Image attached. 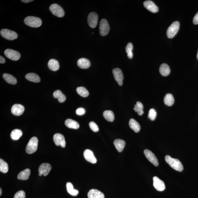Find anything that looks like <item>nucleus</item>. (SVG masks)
I'll return each instance as SVG.
<instances>
[{"instance_id":"nucleus-6","label":"nucleus","mask_w":198,"mask_h":198,"mask_svg":"<svg viewBox=\"0 0 198 198\" xmlns=\"http://www.w3.org/2000/svg\"><path fill=\"white\" fill-rule=\"evenodd\" d=\"M49 9L53 15L57 17H62L65 15L63 8L58 4H52L50 6Z\"/></svg>"},{"instance_id":"nucleus-36","label":"nucleus","mask_w":198,"mask_h":198,"mask_svg":"<svg viewBox=\"0 0 198 198\" xmlns=\"http://www.w3.org/2000/svg\"><path fill=\"white\" fill-rule=\"evenodd\" d=\"M133 49V45L131 43H128L126 47V51L127 54V57L130 59L133 58V53L132 50Z\"/></svg>"},{"instance_id":"nucleus-17","label":"nucleus","mask_w":198,"mask_h":198,"mask_svg":"<svg viewBox=\"0 0 198 198\" xmlns=\"http://www.w3.org/2000/svg\"><path fill=\"white\" fill-rule=\"evenodd\" d=\"M144 6L149 11L153 13H157L159 8L153 2L151 1H146L144 3Z\"/></svg>"},{"instance_id":"nucleus-27","label":"nucleus","mask_w":198,"mask_h":198,"mask_svg":"<svg viewBox=\"0 0 198 198\" xmlns=\"http://www.w3.org/2000/svg\"><path fill=\"white\" fill-rule=\"evenodd\" d=\"M3 78L9 84H15L17 83L16 78L11 74H3Z\"/></svg>"},{"instance_id":"nucleus-32","label":"nucleus","mask_w":198,"mask_h":198,"mask_svg":"<svg viewBox=\"0 0 198 198\" xmlns=\"http://www.w3.org/2000/svg\"><path fill=\"white\" fill-rule=\"evenodd\" d=\"M103 116L106 120L110 122H112L114 120V114L112 111L107 110L104 111L103 113Z\"/></svg>"},{"instance_id":"nucleus-21","label":"nucleus","mask_w":198,"mask_h":198,"mask_svg":"<svg viewBox=\"0 0 198 198\" xmlns=\"http://www.w3.org/2000/svg\"><path fill=\"white\" fill-rule=\"evenodd\" d=\"M114 144L118 152H122L124 148L126 143L124 140L121 139H116L114 140Z\"/></svg>"},{"instance_id":"nucleus-19","label":"nucleus","mask_w":198,"mask_h":198,"mask_svg":"<svg viewBox=\"0 0 198 198\" xmlns=\"http://www.w3.org/2000/svg\"><path fill=\"white\" fill-rule=\"evenodd\" d=\"M78 67L82 69H87L90 67V62L89 60L86 58H81L78 61Z\"/></svg>"},{"instance_id":"nucleus-10","label":"nucleus","mask_w":198,"mask_h":198,"mask_svg":"<svg viewBox=\"0 0 198 198\" xmlns=\"http://www.w3.org/2000/svg\"><path fill=\"white\" fill-rule=\"evenodd\" d=\"M53 140L55 145L57 146H60L62 147H65L66 146V142L65 138L63 135L61 134L56 133L54 135Z\"/></svg>"},{"instance_id":"nucleus-24","label":"nucleus","mask_w":198,"mask_h":198,"mask_svg":"<svg viewBox=\"0 0 198 198\" xmlns=\"http://www.w3.org/2000/svg\"><path fill=\"white\" fill-rule=\"evenodd\" d=\"M159 71L162 76H168L170 72V69L169 66L167 64L165 63L161 64L160 67Z\"/></svg>"},{"instance_id":"nucleus-44","label":"nucleus","mask_w":198,"mask_h":198,"mask_svg":"<svg viewBox=\"0 0 198 198\" xmlns=\"http://www.w3.org/2000/svg\"><path fill=\"white\" fill-rule=\"evenodd\" d=\"M2 193V190L1 188H0V196H1Z\"/></svg>"},{"instance_id":"nucleus-41","label":"nucleus","mask_w":198,"mask_h":198,"mask_svg":"<svg viewBox=\"0 0 198 198\" xmlns=\"http://www.w3.org/2000/svg\"><path fill=\"white\" fill-rule=\"evenodd\" d=\"M193 23L195 25H197L198 24V12L195 16H194L193 19Z\"/></svg>"},{"instance_id":"nucleus-22","label":"nucleus","mask_w":198,"mask_h":198,"mask_svg":"<svg viewBox=\"0 0 198 198\" xmlns=\"http://www.w3.org/2000/svg\"><path fill=\"white\" fill-rule=\"evenodd\" d=\"M31 174L30 169L27 168L18 173L17 175V178L18 180H28Z\"/></svg>"},{"instance_id":"nucleus-31","label":"nucleus","mask_w":198,"mask_h":198,"mask_svg":"<svg viewBox=\"0 0 198 198\" xmlns=\"http://www.w3.org/2000/svg\"><path fill=\"white\" fill-rule=\"evenodd\" d=\"M22 132L20 130L16 129L13 130L10 134V137L12 140H17L22 136Z\"/></svg>"},{"instance_id":"nucleus-5","label":"nucleus","mask_w":198,"mask_h":198,"mask_svg":"<svg viewBox=\"0 0 198 198\" xmlns=\"http://www.w3.org/2000/svg\"><path fill=\"white\" fill-rule=\"evenodd\" d=\"M1 35L3 38L10 41H13L16 39L18 37V35L15 31L9 30L8 29H2L0 32Z\"/></svg>"},{"instance_id":"nucleus-37","label":"nucleus","mask_w":198,"mask_h":198,"mask_svg":"<svg viewBox=\"0 0 198 198\" xmlns=\"http://www.w3.org/2000/svg\"><path fill=\"white\" fill-rule=\"evenodd\" d=\"M157 113L154 109H151L149 111L148 117L151 120L153 121L156 119Z\"/></svg>"},{"instance_id":"nucleus-38","label":"nucleus","mask_w":198,"mask_h":198,"mask_svg":"<svg viewBox=\"0 0 198 198\" xmlns=\"http://www.w3.org/2000/svg\"><path fill=\"white\" fill-rule=\"evenodd\" d=\"M89 125L90 128L94 132H97L99 131V129L98 126L94 121L90 122Z\"/></svg>"},{"instance_id":"nucleus-40","label":"nucleus","mask_w":198,"mask_h":198,"mask_svg":"<svg viewBox=\"0 0 198 198\" xmlns=\"http://www.w3.org/2000/svg\"><path fill=\"white\" fill-rule=\"evenodd\" d=\"M85 110L82 107H79L76 109V114L78 115L81 116L84 114L85 113Z\"/></svg>"},{"instance_id":"nucleus-39","label":"nucleus","mask_w":198,"mask_h":198,"mask_svg":"<svg viewBox=\"0 0 198 198\" xmlns=\"http://www.w3.org/2000/svg\"><path fill=\"white\" fill-rule=\"evenodd\" d=\"M14 198H25V193L23 190L19 191L15 194Z\"/></svg>"},{"instance_id":"nucleus-3","label":"nucleus","mask_w":198,"mask_h":198,"mask_svg":"<svg viewBox=\"0 0 198 198\" xmlns=\"http://www.w3.org/2000/svg\"><path fill=\"white\" fill-rule=\"evenodd\" d=\"M38 139L35 137H32L29 140L26 147L25 150L27 153L32 154L37 150Z\"/></svg>"},{"instance_id":"nucleus-14","label":"nucleus","mask_w":198,"mask_h":198,"mask_svg":"<svg viewBox=\"0 0 198 198\" xmlns=\"http://www.w3.org/2000/svg\"><path fill=\"white\" fill-rule=\"evenodd\" d=\"M25 108L23 105L20 104H15L12 107V114L15 116H19L23 114Z\"/></svg>"},{"instance_id":"nucleus-33","label":"nucleus","mask_w":198,"mask_h":198,"mask_svg":"<svg viewBox=\"0 0 198 198\" xmlns=\"http://www.w3.org/2000/svg\"><path fill=\"white\" fill-rule=\"evenodd\" d=\"M144 106L141 102L139 101L137 102L136 104L135 105L134 109L135 112L138 113L139 115L141 116L144 114Z\"/></svg>"},{"instance_id":"nucleus-9","label":"nucleus","mask_w":198,"mask_h":198,"mask_svg":"<svg viewBox=\"0 0 198 198\" xmlns=\"http://www.w3.org/2000/svg\"><path fill=\"white\" fill-rule=\"evenodd\" d=\"M115 80L119 86H121L123 84V80L124 76L122 71L120 69L116 68L113 69L112 71Z\"/></svg>"},{"instance_id":"nucleus-35","label":"nucleus","mask_w":198,"mask_h":198,"mask_svg":"<svg viewBox=\"0 0 198 198\" xmlns=\"http://www.w3.org/2000/svg\"><path fill=\"white\" fill-rule=\"evenodd\" d=\"M8 163L2 159H0V171L1 172L6 173L8 172Z\"/></svg>"},{"instance_id":"nucleus-23","label":"nucleus","mask_w":198,"mask_h":198,"mask_svg":"<svg viewBox=\"0 0 198 198\" xmlns=\"http://www.w3.org/2000/svg\"><path fill=\"white\" fill-rule=\"evenodd\" d=\"M26 79L29 81L34 83H39L41 81V79L39 76L33 73H30L28 74L25 76Z\"/></svg>"},{"instance_id":"nucleus-34","label":"nucleus","mask_w":198,"mask_h":198,"mask_svg":"<svg viewBox=\"0 0 198 198\" xmlns=\"http://www.w3.org/2000/svg\"><path fill=\"white\" fill-rule=\"evenodd\" d=\"M76 91L78 94L83 97H86L89 95L88 90L83 87H79L76 88Z\"/></svg>"},{"instance_id":"nucleus-20","label":"nucleus","mask_w":198,"mask_h":198,"mask_svg":"<svg viewBox=\"0 0 198 198\" xmlns=\"http://www.w3.org/2000/svg\"><path fill=\"white\" fill-rule=\"evenodd\" d=\"M65 124L67 127L72 129H77L80 127L79 123L77 121L70 119L66 120Z\"/></svg>"},{"instance_id":"nucleus-30","label":"nucleus","mask_w":198,"mask_h":198,"mask_svg":"<svg viewBox=\"0 0 198 198\" xmlns=\"http://www.w3.org/2000/svg\"><path fill=\"white\" fill-rule=\"evenodd\" d=\"M164 103L168 106H171L174 104V99L171 94H167L165 95L164 99Z\"/></svg>"},{"instance_id":"nucleus-2","label":"nucleus","mask_w":198,"mask_h":198,"mask_svg":"<svg viewBox=\"0 0 198 198\" xmlns=\"http://www.w3.org/2000/svg\"><path fill=\"white\" fill-rule=\"evenodd\" d=\"M24 23L31 27L38 28L40 27L42 21L39 17L34 16H28L24 19Z\"/></svg>"},{"instance_id":"nucleus-15","label":"nucleus","mask_w":198,"mask_h":198,"mask_svg":"<svg viewBox=\"0 0 198 198\" xmlns=\"http://www.w3.org/2000/svg\"><path fill=\"white\" fill-rule=\"evenodd\" d=\"M83 155L85 159L88 162L95 164L97 163V160L95 157L93 152L89 149H86L84 151Z\"/></svg>"},{"instance_id":"nucleus-4","label":"nucleus","mask_w":198,"mask_h":198,"mask_svg":"<svg viewBox=\"0 0 198 198\" xmlns=\"http://www.w3.org/2000/svg\"><path fill=\"white\" fill-rule=\"evenodd\" d=\"M180 28V23L178 21H174L170 26L167 31V35L168 38H172L174 37Z\"/></svg>"},{"instance_id":"nucleus-7","label":"nucleus","mask_w":198,"mask_h":198,"mask_svg":"<svg viewBox=\"0 0 198 198\" xmlns=\"http://www.w3.org/2000/svg\"><path fill=\"white\" fill-rule=\"evenodd\" d=\"M110 31L108 22L105 19H102L100 23V32L101 35L105 36L108 34Z\"/></svg>"},{"instance_id":"nucleus-18","label":"nucleus","mask_w":198,"mask_h":198,"mask_svg":"<svg viewBox=\"0 0 198 198\" xmlns=\"http://www.w3.org/2000/svg\"><path fill=\"white\" fill-rule=\"evenodd\" d=\"M87 195L88 198H105V196L102 192L95 189L90 190Z\"/></svg>"},{"instance_id":"nucleus-43","label":"nucleus","mask_w":198,"mask_h":198,"mask_svg":"<svg viewBox=\"0 0 198 198\" xmlns=\"http://www.w3.org/2000/svg\"><path fill=\"white\" fill-rule=\"evenodd\" d=\"M21 1L22 2L25 3H28L34 1V0H22Z\"/></svg>"},{"instance_id":"nucleus-1","label":"nucleus","mask_w":198,"mask_h":198,"mask_svg":"<svg viewBox=\"0 0 198 198\" xmlns=\"http://www.w3.org/2000/svg\"><path fill=\"white\" fill-rule=\"evenodd\" d=\"M166 162L171 167L177 171L182 172L183 169V165L178 159H174L169 155H166L165 157Z\"/></svg>"},{"instance_id":"nucleus-42","label":"nucleus","mask_w":198,"mask_h":198,"mask_svg":"<svg viewBox=\"0 0 198 198\" xmlns=\"http://www.w3.org/2000/svg\"><path fill=\"white\" fill-rule=\"evenodd\" d=\"M5 62H6V60H5V59L4 58V57L1 55L0 56V63L4 64Z\"/></svg>"},{"instance_id":"nucleus-25","label":"nucleus","mask_w":198,"mask_h":198,"mask_svg":"<svg viewBox=\"0 0 198 198\" xmlns=\"http://www.w3.org/2000/svg\"><path fill=\"white\" fill-rule=\"evenodd\" d=\"M48 66L50 69L54 71L58 70L60 68L58 62L54 59H51L49 61Z\"/></svg>"},{"instance_id":"nucleus-11","label":"nucleus","mask_w":198,"mask_h":198,"mask_svg":"<svg viewBox=\"0 0 198 198\" xmlns=\"http://www.w3.org/2000/svg\"><path fill=\"white\" fill-rule=\"evenodd\" d=\"M144 153L146 157L150 162L156 166H158L159 162L157 157L154 154L148 149H145L144 151Z\"/></svg>"},{"instance_id":"nucleus-13","label":"nucleus","mask_w":198,"mask_h":198,"mask_svg":"<svg viewBox=\"0 0 198 198\" xmlns=\"http://www.w3.org/2000/svg\"><path fill=\"white\" fill-rule=\"evenodd\" d=\"M98 21V16L96 13L91 12L88 15V22L89 25L92 28H95L97 25Z\"/></svg>"},{"instance_id":"nucleus-29","label":"nucleus","mask_w":198,"mask_h":198,"mask_svg":"<svg viewBox=\"0 0 198 198\" xmlns=\"http://www.w3.org/2000/svg\"><path fill=\"white\" fill-rule=\"evenodd\" d=\"M53 97L55 98L58 99V101L60 103H62L65 101L66 98L62 92L60 90H57L53 93Z\"/></svg>"},{"instance_id":"nucleus-26","label":"nucleus","mask_w":198,"mask_h":198,"mask_svg":"<svg viewBox=\"0 0 198 198\" xmlns=\"http://www.w3.org/2000/svg\"><path fill=\"white\" fill-rule=\"evenodd\" d=\"M129 125L130 127L135 133H138L140 131V127L139 123L134 119L130 120Z\"/></svg>"},{"instance_id":"nucleus-45","label":"nucleus","mask_w":198,"mask_h":198,"mask_svg":"<svg viewBox=\"0 0 198 198\" xmlns=\"http://www.w3.org/2000/svg\"><path fill=\"white\" fill-rule=\"evenodd\" d=\"M197 58L198 60V51L197 54Z\"/></svg>"},{"instance_id":"nucleus-28","label":"nucleus","mask_w":198,"mask_h":198,"mask_svg":"<svg viewBox=\"0 0 198 198\" xmlns=\"http://www.w3.org/2000/svg\"><path fill=\"white\" fill-rule=\"evenodd\" d=\"M66 187L68 192L71 195L76 196L79 194V191L74 189L73 185L71 182H67L66 184Z\"/></svg>"},{"instance_id":"nucleus-12","label":"nucleus","mask_w":198,"mask_h":198,"mask_svg":"<svg viewBox=\"0 0 198 198\" xmlns=\"http://www.w3.org/2000/svg\"><path fill=\"white\" fill-rule=\"evenodd\" d=\"M51 170V166L49 164L46 163H43L39 166L38 170L39 176H41L43 175L44 176H47Z\"/></svg>"},{"instance_id":"nucleus-16","label":"nucleus","mask_w":198,"mask_h":198,"mask_svg":"<svg viewBox=\"0 0 198 198\" xmlns=\"http://www.w3.org/2000/svg\"><path fill=\"white\" fill-rule=\"evenodd\" d=\"M153 186L156 190L159 191H163L165 189V185L164 182L160 179L157 177L153 178Z\"/></svg>"},{"instance_id":"nucleus-8","label":"nucleus","mask_w":198,"mask_h":198,"mask_svg":"<svg viewBox=\"0 0 198 198\" xmlns=\"http://www.w3.org/2000/svg\"><path fill=\"white\" fill-rule=\"evenodd\" d=\"M4 54L7 58L13 61L18 60L21 57V55L18 52L11 49L5 50Z\"/></svg>"}]
</instances>
